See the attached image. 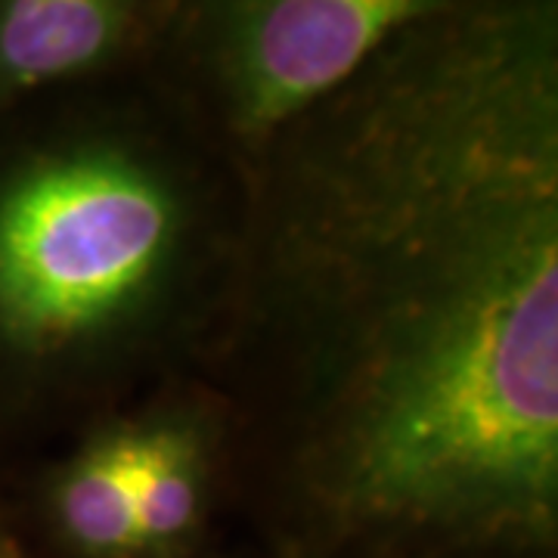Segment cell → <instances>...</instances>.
Segmentation results:
<instances>
[{
    "instance_id": "obj_5",
    "label": "cell",
    "mask_w": 558,
    "mask_h": 558,
    "mask_svg": "<svg viewBox=\"0 0 558 558\" xmlns=\"http://www.w3.org/2000/svg\"><path fill=\"white\" fill-rule=\"evenodd\" d=\"M60 521L65 534L94 556L143 549L134 497V435L102 440L75 462L60 484Z\"/></svg>"
},
{
    "instance_id": "obj_2",
    "label": "cell",
    "mask_w": 558,
    "mask_h": 558,
    "mask_svg": "<svg viewBox=\"0 0 558 558\" xmlns=\"http://www.w3.org/2000/svg\"><path fill=\"white\" fill-rule=\"evenodd\" d=\"M174 233L171 193L137 161L40 165L0 199V323L32 344L100 329L149 289Z\"/></svg>"
},
{
    "instance_id": "obj_7",
    "label": "cell",
    "mask_w": 558,
    "mask_h": 558,
    "mask_svg": "<svg viewBox=\"0 0 558 558\" xmlns=\"http://www.w3.org/2000/svg\"><path fill=\"white\" fill-rule=\"evenodd\" d=\"M0 558H16V556H13V553H10V549H7V546L0 543Z\"/></svg>"
},
{
    "instance_id": "obj_4",
    "label": "cell",
    "mask_w": 558,
    "mask_h": 558,
    "mask_svg": "<svg viewBox=\"0 0 558 558\" xmlns=\"http://www.w3.org/2000/svg\"><path fill=\"white\" fill-rule=\"evenodd\" d=\"M137 0H0V97L94 69L116 47Z\"/></svg>"
},
{
    "instance_id": "obj_6",
    "label": "cell",
    "mask_w": 558,
    "mask_h": 558,
    "mask_svg": "<svg viewBox=\"0 0 558 558\" xmlns=\"http://www.w3.org/2000/svg\"><path fill=\"white\" fill-rule=\"evenodd\" d=\"M134 497L143 546L186 534L199 512V459L183 432L134 435Z\"/></svg>"
},
{
    "instance_id": "obj_3",
    "label": "cell",
    "mask_w": 558,
    "mask_h": 558,
    "mask_svg": "<svg viewBox=\"0 0 558 558\" xmlns=\"http://www.w3.org/2000/svg\"><path fill=\"white\" fill-rule=\"evenodd\" d=\"M469 0H215L218 53L245 131L295 119L354 78L400 32Z\"/></svg>"
},
{
    "instance_id": "obj_1",
    "label": "cell",
    "mask_w": 558,
    "mask_h": 558,
    "mask_svg": "<svg viewBox=\"0 0 558 558\" xmlns=\"http://www.w3.org/2000/svg\"><path fill=\"white\" fill-rule=\"evenodd\" d=\"M422 28L323 165L336 475L388 515L543 519L558 481L556 20L546 0H502Z\"/></svg>"
}]
</instances>
